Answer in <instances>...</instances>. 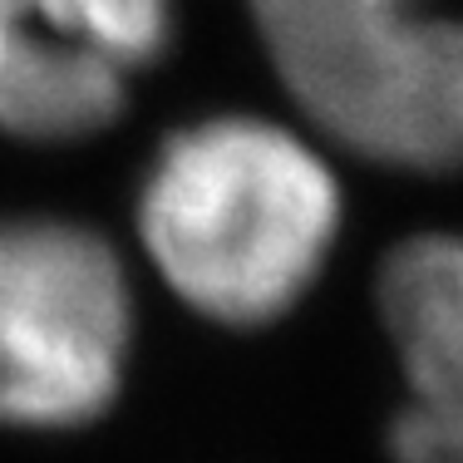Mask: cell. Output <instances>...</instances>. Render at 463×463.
<instances>
[{
    "label": "cell",
    "mask_w": 463,
    "mask_h": 463,
    "mask_svg": "<svg viewBox=\"0 0 463 463\" xmlns=\"http://www.w3.org/2000/svg\"><path fill=\"white\" fill-rule=\"evenodd\" d=\"M134 350V291L99 232L0 222V429H84L114 410Z\"/></svg>",
    "instance_id": "cell-3"
},
{
    "label": "cell",
    "mask_w": 463,
    "mask_h": 463,
    "mask_svg": "<svg viewBox=\"0 0 463 463\" xmlns=\"http://www.w3.org/2000/svg\"><path fill=\"white\" fill-rule=\"evenodd\" d=\"M316 134L394 173H463V20L419 0H247Z\"/></svg>",
    "instance_id": "cell-2"
},
{
    "label": "cell",
    "mask_w": 463,
    "mask_h": 463,
    "mask_svg": "<svg viewBox=\"0 0 463 463\" xmlns=\"http://www.w3.org/2000/svg\"><path fill=\"white\" fill-rule=\"evenodd\" d=\"M340 183L301 134L222 114L163 138L138 193V241L187 311L271 326L326 271Z\"/></svg>",
    "instance_id": "cell-1"
},
{
    "label": "cell",
    "mask_w": 463,
    "mask_h": 463,
    "mask_svg": "<svg viewBox=\"0 0 463 463\" xmlns=\"http://www.w3.org/2000/svg\"><path fill=\"white\" fill-rule=\"evenodd\" d=\"M168 0H0V128L35 143L99 134L168 45Z\"/></svg>",
    "instance_id": "cell-4"
},
{
    "label": "cell",
    "mask_w": 463,
    "mask_h": 463,
    "mask_svg": "<svg viewBox=\"0 0 463 463\" xmlns=\"http://www.w3.org/2000/svg\"><path fill=\"white\" fill-rule=\"evenodd\" d=\"M380 321L404 374L390 419L394 463H463V237L419 232L384 257Z\"/></svg>",
    "instance_id": "cell-5"
}]
</instances>
